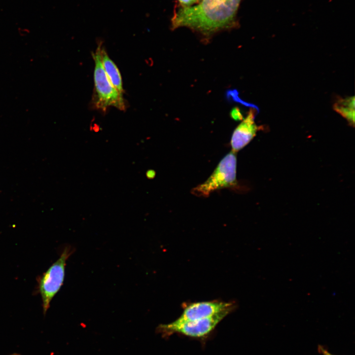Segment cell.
<instances>
[{
	"mask_svg": "<svg viewBox=\"0 0 355 355\" xmlns=\"http://www.w3.org/2000/svg\"><path fill=\"white\" fill-rule=\"evenodd\" d=\"M236 152L230 151L219 162L212 174L202 183L194 187L191 193L198 197H208L213 192L223 188L236 189Z\"/></svg>",
	"mask_w": 355,
	"mask_h": 355,
	"instance_id": "cell-3",
	"label": "cell"
},
{
	"mask_svg": "<svg viewBox=\"0 0 355 355\" xmlns=\"http://www.w3.org/2000/svg\"><path fill=\"white\" fill-rule=\"evenodd\" d=\"M232 310H227L210 317L193 320L174 321L161 324L159 329L166 333H178L191 337L207 335L217 324Z\"/></svg>",
	"mask_w": 355,
	"mask_h": 355,
	"instance_id": "cell-5",
	"label": "cell"
},
{
	"mask_svg": "<svg viewBox=\"0 0 355 355\" xmlns=\"http://www.w3.org/2000/svg\"><path fill=\"white\" fill-rule=\"evenodd\" d=\"M333 108L346 119L352 126L355 125V97L339 98L334 103Z\"/></svg>",
	"mask_w": 355,
	"mask_h": 355,
	"instance_id": "cell-9",
	"label": "cell"
},
{
	"mask_svg": "<svg viewBox=\"0 0 355 355\" xmlns=\"http://www.w3.org/2000/svg\"><path fill=\"white\" fill-rule=\"evenodd\" d=\"M232 118L236 120H240L243 119V115L240 110L238 107H235L231 112Z\"/></svg>",
	"mask_w": 355,
	"mask_h": 355,
	"instance_id": "cell-10",
	"label": "cell"
},
{
	"mask_svg": "<svg viewBox=\"0 0 355 355\" xmlns=\"http://www.w3.org/2000/svg\"><path fill=\"white\" fill-rule=\"evenodd\" d=\"M102 42L92 54L95 62L94 71V93L92 99L95 108L105 111L113 106L120 110L126 108L123 94L118 91L110 82L103 68L101 57Z\"/></svg>",
	"mask_w": 355,
	"mask_h": 355,
	"instance_id": "cell-2",
	"label": "cell"
},
{
	"mask_svg": "<svg viewBox=\"0 0 355 355\" xmlns=\"http://www.w3.org/2000/svg\"><path fill=\"white\" fill-rule=\"evenodd\" d=\"M196 5L180 7L172 19V28L187 27L205 36L236 25L241 0H201Z\"/></svg>",
	"mask_w": 355,
	"mask_h": 355,
	"instance_id": "cell-1",
	"label": "cell"
},
{
	"mask_svg": "<svg viewBox=\"0 0 355 355\" xmlns=\"http://www.w3.org/2000/svg\"><path fill=\"white\" fill-rule=\"evenodd\" d=\"M318 351L321 355H334L330 353L326 348L321 345H319Z\"/></svg>",
	"mask_w": 355,
	"mask_h": 355,
	"instance_id": "cell-12",
	"label": "cell"
},
{
	"mask_svg": "<svg viewBox=\"0 0 355 355\" xmlns=\"http://www.w3.org/2000/svg\"><path fill=\"white\" fill-rule=\"evenodd\" d=\"M182 7H189L196 3L198 0H178Z\"/></svg>",
	"mask_w": 355,
	"mask_h": 355,
	"instance_id": "cell-11",
	"label": "cell"
},
{
	"mask_svg": "<svg viewBox=\"0 0 355 355\" xmlns=\"http://www.w3.org/2000/svg\"><path fill=\"white\" fill-rule=\"evenodd\" d=\"M17 355V354H13V355Z\"/></svg>",
	"mask_w": 355,
	"mask_h": 355,
	"instance_id": "cell-14",
	"label": "cell"
},
{
	"mask_svg": "<svg viewBox=\"0 0 355 355\" xmlns=\"http://www.w3.org/2000/svg\"><path fill=\"white\" fill-rule=\"evenodd\" d=\"M101 57L103 68L110 82L118 91L123 94L120 72L115 64L108 56L103 44L101 48Z\"/></svg>",
	"mask_w": 355,
	"mask_h": 355,
	"instance_id": "cell-8",
	"label": "cell"
},
{
	"mask_svg": "<svg viewBox=\"0 0 355 355\" xmlns=\"http://www.w3.org/2000/svg\"><path fill=\"white\" fill-rule=\"evenodd\" d=\"M155 172L153 170H150L146 172V176L148 178H152L155 176Z\"/></svg>",
	"mask_w": 355,
	"mask_h": 355,
	"instance_id": "cell-13",
	"label": "cell"
},
{
	"mask_svg": "<svg viewBox=\"0 0 355 355\" xmlns=\"http://www.w3.org/2000/svg\"><path fill=\"white\" fill-rule=\"evenodd\" d=\"M234 308V304L229 302L214 300L194 302L187 305L176 320L183 321L204 319L227 310H233Z\"/></svg>",
	"mask_w": 355,
	"mask_h": 355,
	"instance_id": "cell-6",
	"label": "cell"
},
{
	"mask_svg": "<svg viewBox=\"0 0 355 355\" xmlns=\"http://www.w3.org/2000/svg\"><path fill=\"white\" fill-rule=\"evenodd\" d=\"M70 246H66L60 257L42 274L37 278L36 292L41 298L43 313L45 314L51 300L59 291L64 281L66 262L73 252Z\"/></svg>",
	"mask_w": 355,
	"mask_h": 355,
	"instance_id": "cell-4",
	"label": "cell"
},
{
	"mask_svg": "<svg viewBox=\"0 0 355 355\" xmlns=\"http://www.w3.org/2000/svg\"><path fill=\"white\" fill-rule=\"evenodd\" d=\"M258 108L252 106L247 116L234 130L231 137L230 144L232 151L236 152L246 146L255 137L259 128L254 122Z\"/></svg>",
	"mask_w": 355,
	"mask_h": 355,
	"instance_id": "cell-7",
	"label": "cell"
}]
</instances>
